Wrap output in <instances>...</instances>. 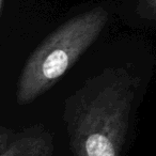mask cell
I'll return each mask as SVG.
<instances>
[{
	"instance_id": "7a4b0ae2",
	"label": "cell",
	"mask_w": 156,
	"mask_h": 156,
	"mask_svg": "<svg viewBox=\"0 0 156 156\" xmlns=\"http://www.w3.org/2000/svg\"><path fill=\"white\" fill-rule=\"evenodd\" d=\"M101 7L72 17L51 32L32 52L20 77L16 98L29 104L51 86L94 43L108 22Z\"/></svg>"
},
{
	"instance_id": "6da1fadb",
	"label": "cell",
	"mask_w": 156,
	"mask_h": 156,
	"mask_svg": "<svg viewBox=\"0 0 156 156\" xmlns=\"http://www.w3.org/2000/svg\"><path fill=\"white\" fill-rule=\"evenodd\" d=\"M136 80L122 69L90 80L69 107L74 156H120L126 140Z\"/></svg>"
},
{
	"instance_id": "3957f363",
	"label": "cell",
	"mask_w": 156,
	"mask_h": 156,
	"mask_svg": "<svg viewBox=\"0 0 156 156\" xmlns=\"http://www.w3.org/2000/svg\"><path fill=\"white\" fill-rule=\"evenodd\" d=\"M51 152L50 141L43 137H28L16 141L11 147L8 156H48Z\"/></svg>"
},
{
	"instance_id": "5b68a950",
	"label": "cell",
	"mask_w": 156,
	"mask_h": 156,
	"mask_svg": "<svg viewBox=\"0 0 156 156\" xmlns=\"http://www.w3.org/2000/svg\"><path fill=\"white\" fill-rule=\"evenodd\" d=\"M3 9V0H0V10L2 11Z\"/></svg>"
},
{
	"instance_id": "277c9868",
	"label": "cell",
	"mask_w": 156,
	"mask_h": 156,
	"mask_svg": "<svg viewBox=\"0 0 156 156\" xmlns=\"http://www.w3.org/2000/svg\"><path fill=\"white\" fill-rule=\"evenodd\" d=\"M136 11L141 18L156 20V0H138Z\"/></svg>"
}]
</instances>
